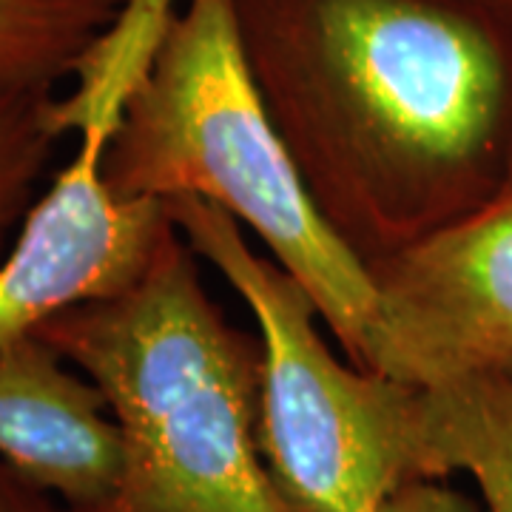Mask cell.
Returning a JSON list of instances; mask_svg holds the SVG:
<instances>
[{
  "instance_id": "13",
  "label": "cell",
  "mask_w": 512,
  "mask_h": 512,
  "mask_svg": "<svg viewBox=\"0 0 512 512\" xmlns=\"http://www.w3.org/2000/svg\"><path fill=\"white\" fill-rule=\"evenodd\" d=\"M467 3H476V6H484L490 12H498L504 18L512 20V0H467Z\"/></svg>"
},
{
  "instance_id": "6",
  "label": "cell",
  "mask_w": 512,
  "mask_h": 512,
  "mask_svg": "<svg viewBox=\"0 0 512 512\" xmlns=\"http://www.w3.org/2000/svg\"><path fill=\"white\" fill-rule=\"evenodd\" d=\"M55 114L63 134L77 131V151L0 259V348L74 305L128 291L174 231L165 202L123 200L103 177L123 103L63 97Z\"/></svg>"
},
{
  "instance_id": "5",
  "label": "cell",
  "mask_w": 512,
  "mask_h": 512,
  "mask_svg": "<svg viewBox=\"0 0 512 512\" xmlns=\"http://www.w3.org/2000/svg\"><path fill=\"white\" fill-rule=\"evenodd\" d=\"M367 271V370L416 387L512 373V157L481 205Z\"/></svg>"
},
{
  "instance_id": "8",
  "label": "cell",
  "mask_w": 512,
  "mask_h": 512,
  "mask_svg": "<svg viewBox=\"0 0 512 512\" xmlns=\"http://www.w3.org/2000/svg\"><path fill=\"white\" fill-rule=\"evenodd\" d=\"M427 478L467 476L484 512H512V373L421 387Z\"/></svg>"
},
{
  "instance_id": "3",
  "label": "cell",
  "mask_w": 512,
  "mask_h": 512,
  "mask_svg": "<svg viewBox=\"0 0 512 512\" xmlns=\"http://www.w3.org/2000/svg\"><path fill=\"white\" fill-rule=\"evenodd\" d=\"M103 177L123 200H205L305 285L330 339L367 370L370 271L330 231L256 89L234 0H183L111 134Z\"/></svg>"
},
{
  "instance_id": "1",
  "label": "cell",
  "mask_w": 512,
  "mask_h": 512,
  "mask_svg": "<svg viewBox=\"0 0 512 512\" xmlns=\"http://www.w3.org/2000/svg\"><path fill=\"white\" fill-rule=\"evenodd\" d=\"M262 103L365 268L487 200L512 157V20L467 0H234Z\"/></svg>"
},
{
  "instance_id": "10",
  "label": "cell",
  "mask_w": 512,
  "mask_h": 512,
  "mask_svg": "<svg viewBox=\"0 0 512 512\" xmlns=\"http://www.w3.org/2000/svg\"><path fill=\"white\" fill-rule=\"evenodd\" d=\"M55 100V89L0 94V259L35 205L32 194L63 137Z\"/></svg>"
},
{
  "instance_id": "11",
  "label": "cell",
  "mask_w": 512,
  "mask_h": 512,
  "mask_svg": "<svg viewBox=\"0 0 512 512\" xmlns=\"http://www.w3.org/2000/svg\"><path fill=\"white\" fill-rule=\"evenodd\" d=\"M382 512H478L476 501L450 478H416L393 495Z\"/></svg>"
},
{
  "instance_id": "4",
  "label": "cell",
  "mask_w": 512,
  "mask_h": 512,
  "mask_svg": "<svg viewBox=\"0 0 512 512\" xmlns=\"http://www.w3.org/2000/svg\"><path fill=\"white\" fill-rule=\"evenodd\" d=\"M194 254L237 291L262 348L259 450L293 512H382L427 478L421 387L333 353L313 296L242 225L194 197L165 202Z\"/></svg>"
},
{
  "instance_id": "9",
  "label": "cell",
  "mask_w": 512,
  "mask_h": 512,
  "mask_svg": "<svg viewBox=\"0 0 512 512\" xmlns=\"http://www.w3.org/2000/svg\"><path fill=\"white\" fill-rule=\"evenodd\" d=\"M123 6L126 0H0V94L55 89Z\"/></svg>"
},
{
  "instance_id": "12",
  "label": "cell",
  "mask_w": 512,
  "mask_h": 512,
  "mask_svg": "<svg viewBox=\"0 0 512 512\" xmlns=\"http://www.w3.org/2000/svg\"><path fill=\"white\" fill-rule=\"evenodd\" d=\"M0 512H69L55 495L35 487L0 458Z\"/></svg>"
},
{
  "instance_id": "2",
  "label": "cell",
  "mask_w": 512,
  "mask_h": 512,
  "mask_svg": "<svg viewBox=\"0 0 512 512\" xmlns=\"http://www.w3.org/2000/svg\"><path fill=\"white\" fill-rule=\"evenodd\" d=\"M92 379L126 470L100 512H293L259 450V336L234 328L174 231L128 291L35 330Z\"/></svg>"
},
{
  "instance_id": "7",
  "label": "cell",
  "mask_w": 512,
  "mask_h": 512,
  "mask_svg": "<svg viewBox=\"0 0 512 512\" xmlns=\"http://www.w3.org/2000/svg\"><path fill=\"white\" fill-rule=\"evenodd\" d=\"M0 458L69 512H100L126 470L103 390L37 333L0 348Z\"/></svg>"
}]
</instances>
